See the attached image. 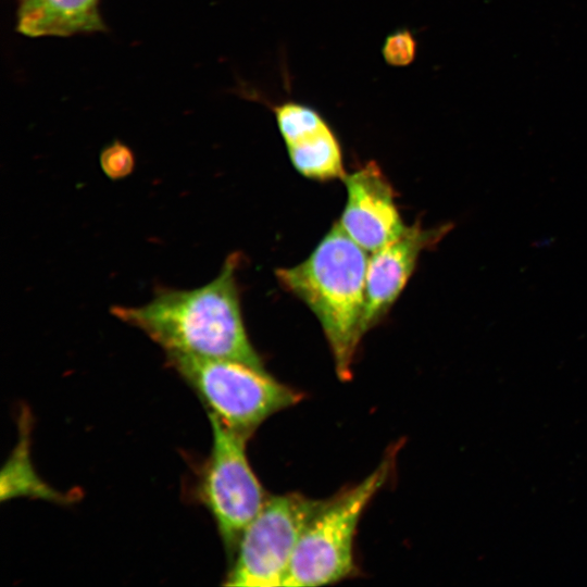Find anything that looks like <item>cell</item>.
<instances>
[{"instance_id":"1","label":"cell","mask_w":587,"mask_h":587,"mask_svg":"<svg viewBox=\"0 0 587 587\" xmlns=\"http://www.w3.org/2000/svg\"><path fill=\"white\" fill-rule=\"evenodd\" d=\"M239 264L235 252L218 275L201 287L158 289L146 304L114 305L111 312L166 352L228 359L265 370L243 323L236 275Z\"/></svg>"},{"instance_id":"2","label":"cell","mask_w":587,"mask_h":587,"mask_svg":"<svg viewBox=\"0 0 587 587\" xmlns=\"http://www.w3.org/2000/svg\"><path fill=\"white\" fill-rule=\"evenodd\" d=\"M369 257L336 222L301 263L275 270L279 285L315 315L340 379L351 365L364 330Z\"/></svg>"},{"instance_id":"3","label":"cell","mask_w":587,"mask_h":587,"mask_svg":"<svg viewBox=\"0 0 587 587\" xmlns=\"http://www.w3.org/2000/svg\"><path fill=\"white\" fill-rule=\"evenodd\" d=\"M397 449H389L363 480L330 499L305 525L283 587L334 584L357 573L353 544L359 521L374 496L388 480Z\"/></svg>"},{"instance_id":"4","label":"cell","mask_w":587,"mask_h":587,"mask_svg":"<svg viewBox=\"0 0 587 587\" xmlns=\"http://www.w3.org/2000/svg\"><path fill=\"white\" fill-rule=\"evenodd\" d=\"M166 353L210 413L247 439L266 419L302 399L301 392L278 382L266 370L228 359Z\"/></svg>"},{"instance_id":"5","label":"cell","mask_w":587,"mask_h":587,"mask_svg":"<svg viewBox=\"0 0 587 587\" xmlns=\"http://www.w3.org/2000/svg\"><path fill=\"white\" fill-rule=\"evenodd\" d=\"M322 502L298 492L267 498L241 534L225 585L283 587L300 536Z\"/></svg>"},{"instance_id":"6","label":"cell","mask_w":587,"mask_h":587,"mask_svg":"<svg viewBox=\"0 0 587 587\" xmlns=\"http://www.w3.org/2000/svg\"><path fill=\"white\" fill-rule=\"evenodd\" d=\"M212 448L202 480V496L229 553L267 497L246 453L247 438L209 412Z\"/></svg>"},{"instance_id":"7","label":"cell","mask_w":587,"mask_h":587,"mask_svg":"<svg viewBox=\"0 0 587 587\" xmlns=\"http://www.w3.org/2000/svg\"><path fill=\"white\" fill-rule=\"evenodd\" d=\"M342 180L347 201L338 224L358 246L371 253L404 232L397 192L375 161L346 174Z\"/></svg>"},{"instance_id":"8","label":"cell","mask_w":587,"mask_h":587,"mask_svg":"<svg viewBox=\"0 0 587 587\" xmlns=\"http://www.w3.org/2000/svg\"><path fill=\"white\" fill-rule=\"evenodd\" d=\"M451 228L450 223L424 228L416 221L407 225L399 237L371 252L365 276V333L390 311L412 276L420 254L434 248Z\"/></svg>"},{"instance_id":"9","label":"cell","mask_w":587,"mask_h":587,"mask_svg":"<svg viewBox=\"0 0 587 587\" xmlns=\"http://www.w3.org/2000/svg\"><path fill=\"white\" fill-rule=\"evenodd\" d=\"M98 3L99 0H23L17 29L29 37L102 30Z\"/></svg>"},{"instance_id":"10","label":"cell","mask_w":587,"mask_h":587,"mask_svg":"<svg viewBox=\"0 0 587 587\" xmlns=\"http://www.w3.org/2000/svg\"><path fill=\"white\" fill-rule=\"evenodd\" d=\"M286 147L291 164L307 178L324 182L347 174L340 142L329 125Z\"/></svg>"},{"instance_id":"11","label":"cell","mask_w":587,"mask_h":587,"mask_svg":"<svg viewBox=\"0 0 587 587\" xmlns=\"http://www.w3.org/2000/svg\"><path fill=\"white\" fill-rule=\"evenodd\" d=\"M22 428L20 441L1 472V500L27 496L48 500H60L57 490L39 478L32 465L28 446V428Z\"/></svg>"},{"instance_id":"12","label":"cell","mask_w":587,"mask_h":587,"mask_svg":"<svg viewBox=\"0 0 587 587\" xmlns=\"http://www.w3.org/2000/svg\"><path fill=\"white\" fill-rule=\"evenodd\" d=\"M272 110L286 146L329 125L316 110L300 102L286 101Z\"/></svg>"},{"instance_id":"13","label":"cell","mask_w":587,"mask_h":587,"mask_svg":"<svg viewBox=\"0 0 587 587\" xmlns=\"http://www.w3.org/2000/svg\"><path fill=\"white\" fill-rule=\"evenodd\" d=\"M383 58L391 66H407L416 55V40L409 29L389 34L382 48Z\"/></svg>"},{"instance_id":"14","label":"cell","mask_w":587,"mask_h":587,"mask_svg":"<svg viewBox=\"0 0 587 587\" xmlns=\"http://www.w3.org/2000/svg\"><path fill=\"white\" fill-rule=\"evenodd\" d=\"M100 164L110 178L118 179L127 176L133 171L135 160L132 151L126 146L115 142L102 151Z\"/></svg>"}]
</instances>
